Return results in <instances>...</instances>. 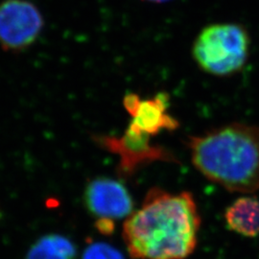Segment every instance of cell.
<instances>
[{
    "mask_svg": "<svg viewBox=\"0 0 259 259\" xmlns=\"http://www.w3.org/2000/svg\"><path fill=\"white\" fill-rule=\"evenodd\" d=\"M41 13L26 0H6L0 4V46L20 51L36 41L44 28Z\"/></svg>",
    "mask_w": 259,
    "mask_h": 259,
    "instance_id": "5b68a950",
    "label": "cell"
},
{
    "mask_svg": "<svg viewBox=\"0 0 259 259\" xmlns=\"http://www.w3.org/2000/svg\"><path fill=\"white\" fill-rule=\"evenodd\" d=\"M152 137L127 127L125 133L119 137H96L95 142L103 148L119 157L118 174L122 178L133 176L140 167L154 161L178 162L170 151L164 147L155 145Z\"/></svg>",
    "mask_w": 259,
    "mask_h": 259,
    "instance_id": "277c9868",
    "label": "cell"
},
{
    "mask_svg": "<svg viewBox=\"0 0 259 259\" xmlns=\"http://www.w3.org/2000/svg\"><path fill=\"white\" fill-rule=\"evenodd\" d=\"M247 30L237 23H214L204 27L195 39L192 55L207 74L227 77L239 72L250 55Z\"/></svg>",
    "mask_w": 259,
    "mask_h": 259,
    "instance_id": "3957f363",
    "label": "cell"
},
{
    "mask_svg": "<svg viewBox=\"0 0 259 259\" xmlns=\"http://www.w3.org/2000/svg\"><path fill=\"white\" fill-rule=\"evenodd\" d=\"M144 1H148V2H152V3H165L170 0H144Z\"/></svg>",
    "mask_w": 259,
    "mask_h": 259,
    "instance_id": "7c38bea8",
    "label": "cell"
},
{
    "mask_svg": "<svg viewBox=\"0 0 259 259\" xmlns=\"http://www.w3.org/2000/svg\"><path fill=\"white\" fill-rule=\"evenodd\" d=\"M83 202L97 219L117 220L134 212V202L125 185L107 177H97L84 188Z\"/></svg>",
    "mask_w": 259,
    "mask_h": 259,
    "instance_id": "8992f818",
    "label": "cell"
},
{
    "mask_svg": "<svg viewBox=\"0 0 259 259\" xmlns=\"http://www.w3.org/2000/svg\"><path fill=\"white\" fill-rule=\"evenodd\" d=\"M95 228L98 232L104 235H111L115 230L114 221L111 219H97L95 223Z\"/></svg>",
    "mask_w": 259,
    "mask_h": 259,
    "instance_id": "8fae6325",
    "label": "cell"
},
{
    "mask_svg": "<svg viewBox=\"0 0 259 259\" xmlns=\"http://www.w3.org/2000/svg\"><path fill=\"white\" fill-rule=\"evenodd\" d=\"M75 245L68 238L58 234L41 237L30 249L27 259H75Z\"/></svg>",
    "mask_w": 259,
    "mask_h": 259,
    "instance_id": "9c48e42d",
    "label": "cell"
},
{
    "mask_svg": "<svg viewBox=\"0 0 259 259\" xmlns=\"http://www.w3.org/2000/svg\"><path fill=\"white\" fill-rule=\"evenodd\" d=\"M195 168L230 192L259 190V127L234 122L204 135L189 137Z\"/></svg>",
    "mask_w": 259,
    "mask_h": 259,
    "instance_id": "7a4b0ae2",
    "label": "cell"
},
{
    "mask_svg": "<svg viewBox=\"0 0 259 259\" xmlns=\"http://www.w3.org/2000/svg\"><path fill=\"white\" fill-rule=\"evenodd\" d=\"M227 228L245 237H255L259 234V200L245 196L230 204L224 214Z\"/></svg>",
    "mask_w": 259,
    "mask_h": 259,
    "instance_id": "ba28073f",
    "label": "cell"
},
{
    "mask_svg": "<svg viewBox=\"0 0 259 259\" xmlns=\"http://www.w3.org/2000/svg\"><path fill=\"white\" fill-rule=\"evenodd\" d=\"M123 106L132 117L129 127L152 138L164 131H175L180 126L179 121L168 111L167 93H157L148 99H142L136 93H128L124 97Z\"/></svg>",
    "mask_w": 259,
    "mask_h": 259,
    "instance_id": "52a82bcc",
    "label": "cell"
},
{
    "mask_svg": "<svg viewBox=\"0 0 259 259\" xmlns=\"http://www.w3.org/2000/svg\"><path fill=\"white\" fill-rule=\"evenodd\" d=\"M201 216L189 191L149 189L141 207L123 224L122 236L134 259H186L198 244Z\"/></svg>",
    "mask_w": 259,
    "mask_h": 259,
    "instance_id": "6da1fadb",
    "label": "cell"
},
{
    "mask_svg": "<svg viewBox=\"0 0 259 259\" xmlns=\"http://www.w3.org/2000/svg\"><path fill=\"white\" fill-rule=\"evenodd\" d=\"M82 259H125L119 250L103 242L92 243L83 250Z\"/></svg>",
    "mask_w": 259,
    "mask_h": 259,
    "instance_id": "30bf717a",
    "label": "cell"
}]
</instances>
